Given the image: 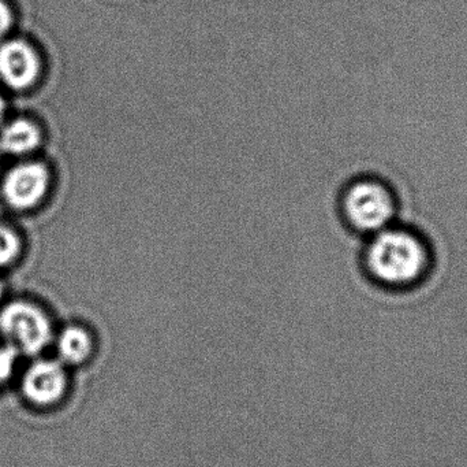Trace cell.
Instances as JSON below:
<instances>
[{
  "instance_id": "9",
  "label": "cell",
  "mask_w": 467,
  "mask_h": 467,
  "mask_svg": "<svg viewBox=\"0 0 467 467\" xmlns=\"http://www.w3.org/2000/svg\"><path fill=\"white\" fill-rule=\"evenodd\" d=\"M24 251L21 235L10 225L0 222V269L14 265Z\"/></svg>"
},
{
  "instance_id": "12",
  "label": "cell",
  "mask_w": 467,
  "mask_h": 467,
  "mask_svg": "<svg viewBox=\"0 0 467 467\" xmlns=\"http://www.w3.org/2000/svg\"><path fill=\"white\" fill-rule=\"evenodd\" d=\"M5 111H7V103H5V95L0 90V125L5 122Z\"/></svg>"
},
{
  "instance_id": "14",
  "label": "cell",
  "mask_w": 467,
  "mask_h": 467,
  "mask_svg": "<svg viewBox=\"0 0 467 467\" xmlns=\"http://www.w3.org/2000/svg\"><path fill=\"white\" fill-rule=\"evenodd\" d=\"M0 158H2V154H0ZM0 166H2V159H0Z\"/></svg>"
},
{
  "instance_id": "6",
  "label": "cell",
  "mask_w": 467,
  "mask_h": 467,
  "mask_svg": "<svg viewBox=\"0 0 467 467\" xmlns=\"http://www.w3.org/2000/svg\"><path fill=\"white\" fill-rule=\"evenodd\" d=\"M67 391V366L57 358L35 359L22 376V395L36 408H52L57 405L65 399Z\"/></svg>"
},
{
  "instance_id": "11",
  "label": "cell",
  "mask_w": 467,
  "mask_h": 467,
  "mask_svg": "<svg viewBox=\"0 0 467 467\" xmlns=\"http://www.w3.org/2000/svg\"><path fill=\"white\" fill-rule=\"evenodd\" d=\"M16 16L18 11L11 0H0V41L10 37L11 30L16 27Z\"/></svg>"
},
{
  "instance_id": "7",
  "label": "cell",
  "mask_w": 467,
  "mask_h": 467,
  "mask_svg": "<svg viewBox=\"0 0 467 467\" xmlns=\"http://www.w3.org/2000/svg\"><path fill=\"white\" fill-rule=\"evenodd\" d=\"M44 142L43 129L36 121L16 117L0 125V154L13 158H30Z\"/></svg>"
},
{
  "instance_id": "4",
  "label": "cell",
  "mask_w": 467,
  "mask_h": 467,
  "mask_svg": "<svg viewBox=\"0 0 467 467\" xmlns=\"http://www.w3.org/2000/svg\"><path fill=\"white\" fill-rule=\"evenodd\" d=\"M52 186L48 165L36 159H19L0 180V197L11 210L27 213L43 205Z\"/></svg>"
},
{
  "instance_id": "8",
  "label": "cell",
  "mask_w": 467,
  "mask_h": 467,
  "mask_svg": "<svg viewBox=\"0 0 467 467\" xmlns=\"http://www.w3.org/2000/svg\"><path fill=\"white\" fill-rule=\"evenodd\" d=\"M57 359L65 366H81L87 364L96 350L92 332L81 324H70L55 334L54 343Z\"/></svg>"
},
{
  "instance_id": "5",
  "label": "cell",
  "mask_w": 467,
  "mask_h": 467,
  "mask_svg": "<svg viewBox=\"0 0 467 467\" xmlns=\"http://www.w3.org/2000/svg\"><path fill=\"white\" fill-rule=\"evenodd\" d=\"M43 74V59L35 46L25 38L0 41V84L13 92H27Z\"/></svg>"
},
{
  "instance_id": "1",
  "label": "cell",
  "mask_w": 467,
  "mask_h": 467,
  "mask_svg": "<svg viewBox=\"0 0 467 467\" xmlns=\"http://www.w3.org/2000/svg\"><path fill=\"white\" fill-rule=\"evenodd\" d=\"M365 265L379 284L405 290L424 279L430 269V252L413 232L389 227L373 235L365 252Z\"/></svg>"
},
{
  "instance_id": "3",
  "label": "cell",
  "mask_w": 467,
  "mask_h": 467,
  "mask_svg": "<svg viewBox=\"0 0 467 467\" xmlns=\"http://www.w3.org/2000/svg\"><path fill=\"white\" fill-rule=\"evenodd\" d=\"M397 205L391 189L379 180L361 178L351 183L342 195L346 221L358 232L376 235L391 224Z\"/></svg>"
},
{
  "instance_id": "10",
  "label": "cell",
  "mask_w": 467,
  "mask_h": 467,
  "mask_svg": "<svg viewBox=\"0 0 467 467\" xmlns=\"http://www.w3.org/2000/svg\"><path fill=\"white\" fill-rule=\"evenodd\" d=\"M18 358L19 354L2 340L0 342V386L7 383L13 377Z\"/></svg>"
},
{
  "instance_id": "13",
  "label": "cell",
  "mask_w": 467,
  "mask_h": 467,
  "mask_svg": "<svg viewBox=\"0 0 467 467\" xmlns=\"http://www.w3.org/2000/svg\"><path fill=\"white\" fill-rule=\"evenodd\" d=\"M3 295H5V282L0 279V301H2Z\"/></svg>"
},
{
  "instance_id": "2",
  "label": "cell",
  "mask_w": 467,
  "mask_h": 467,
  "mask_svg": "<svg viewBox=\"0 0 467 467\" xmlns=\"http://www.w3.org/2000/svg\"><path fill=\"white\" fill-rule=\"evenodd\" d=\"M0 336L19 356L35 358L54 343V323L40 304L16 299L0 309Z\"/></svg>"
}]
</instances>
